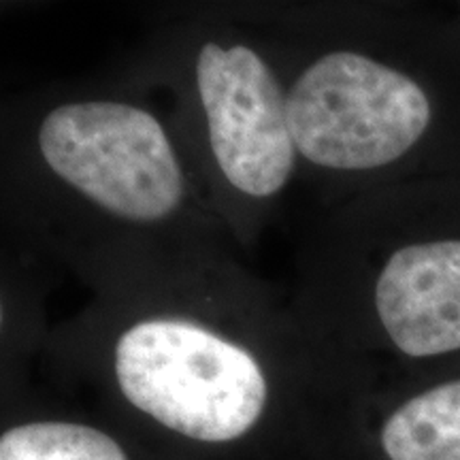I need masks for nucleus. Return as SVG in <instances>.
<instances>
[{
	"label": "nucleus",
	"instance_id": "nucleus-4",
	"mask_svg": "<svg viewBox=\"0 0 460 460\" xmlns=\"http://www.w3.org/2000/svg\"><path fill=\"white\" fill-rule=\"evenodd\" d=\"M197 84L209 141L224 177L250 197H271L295 166L281 88L256 51L203 45Z\"/></svg>",
	"mask_w": 460,
	"mask_h": 460
},
{
	"label": "nucleus",
	"instance_id": "nucleus-2",
	"mask_svg": "<svg viewBox=\"0 0 460 460\" xmlns=\"http://www.w3.org/2000/svg\"><path fill=\"white\" fill-rule=\"evenodd\" d=\"M295 147L326 169H377L416 146L430 102L411 77L352 51L322 56L286 96Z\"/></svg>",
	"mask_w": 460,
	"mask_h": 460
},
{
	"label": "nucleus",
	"instance_id": "nucleus-7",
	"mask_svg": "<svg viewBox=\"0 0 460 460\" xmlns=\"http://www.w3.org/2000/svg\"><path fill=\"white\" fill-rule=\"evenodd\" d=\"M0 460H128L118 441L75 422H28L0 437Z\"/></svg>",
	"mask_w": 460,
	"mask_h": 460
},
{
	"label": "nucleus",
	"instance_id": "nucleus-6",
	"mask_svg": "<svg viewBox=\"0 0 460 460\" xmlns=\"http://www.w3.org/2000/svg\"><path fill=\"white\" fill-rule=\"evenodd\" d=\"M379 441L388 460H460V379L402 402Z\"/></svg>",
	"mask_w": 460,
	"mask_h": 460
},
{
	"label": "nucleus",
	"instance_id": "nucleus-3",
	"mask_svg": "<svg viewBox=\"0 0 460 460\" xmlns=\"http://www.w3.org/2000/svg\"><path fill=\"white\" fill-rule=\"evenodd\" d=\"M39 146L60 180L109 214L156 222L181 203L180 163L158 119L124 102H73L43 119Z\"/></svg>",
	"mask_w": 460,
	"mask_h": 460
},
{
	"label": "nucleus",
	"instance_id": "nucleus-1",
	"mask_svg": "<svg viewBox=\"0 0 460 460\" xmlns=\"http://www.w3.org/2000/svg\"><path fill=\"white\" fill-rule=\"evenodd\" d=\"M115 377L130 405L207 444L239 439L267 405L254 356L186 320L130 326L115 345Z\"/></svg>",
	"mask_w": 460,
	"mask_h": 460
},
{
	"label": "nucleus",
	"instance_id": "nucleus-5",
	"mask_svg": "<svg viewBox=\"0 0 460 460\" xmlns=\"http://www.w3.org/2000/svg\"><path fill=\"white\" fill-rule=\"evenodd\" d=\"M379 320L413 358L460 349V241L401 247L379 273Z\"/></svg>",
	"mask_w": 460,
	"mask_h": 460
}]
</instances>
